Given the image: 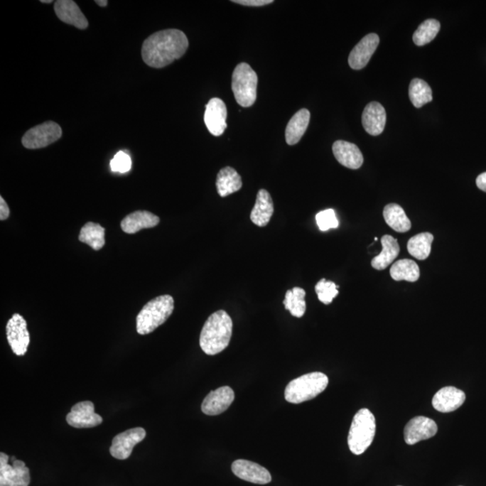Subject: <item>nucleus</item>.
Listing matches in <instances>:
<instances>
[{
  "mask_svg": "<svg viewBox=\"0 0 486 486\" xmlns=\"http://www.w3.org/2000/svg\"><path fill=\"white\" fill-rule=\"evenodd\" d=\"M234 392L229 387H222L210 392L202 401L201 409L202 413L215 416L224 413L234 401Z\"/></svg>",
  "mask_w": 486,
  "mask_h": 486,
  "instance_id": "14",
  "label": "nucleus"
},
{
  "mask_svg": "<svg viewBox=\"0 0 486 486\" xmlns=\"http://www.w3.org/2000/svg\"><path fill=\"white\" fill-rule=\"evenodd\" d=\"M437 432V424L431 418L424 416L414 417L404 428V441L408 445H414L434 437Z\"/></svg>",
  "mask_w": 486,
  "mask_h": 486,
  "instance_id": "11",
  "label": "nucleus"
},
{
  "mask_svg": "<svg viewBox=\"0 0 486 486\" xmlns=\"http://www.w3.org/2000/svg\"><path fill=\"white\" fill-rule=\"evenodd\" d=\"M387 123V113L382 104L371 102L364 107L362 114L364 129L370 135H379L383 133Z\"/></svg>",
  "mask_w": 486,
  "mask_h": 486,
  "instance_id": "19",
  "label": "nucleus"
},
{
  "mask_svg": "<svg viewBox=\"0 0 486 486\" xmlns=\"http://www.w3.org/2000/svg\"><path fill=\"white\" fill-rule=\"evenodd\" d=\"M111 170L119 173H126L131 168V158L124 151H119L110 162Z\"/></svg>",
  "mask_w": 486,
  "mask_h": 486,
  "instance_id": "35",
  "label": "nucleus"
},
{
  "mask_svg": "<svg viewBox=\"0 0 486 486\" xmlns=\"http://www.w3.org/2000/svg\"><path fill=\"white\" fill-rule=\"evenodd\" d=\"M329 378L325 374L313 372L296 378L286 387L285 398L290 404H298L319 396L326 389Z\"/></svg>",
  "mask_w": 486,
  "mask_h": 486,
  "instance_id": "4",
  "label": "nucleus"
},
{
  "mask_svg": "<svg viewBox=\"0 0 486 486\" xmlns=\"http://www.w3.org/2000/svg\"><path fill=\"white\" fill-rule=\"evenodd\" d=\"M441 30V23L436 19L424 21L414 33L413 39L417 46H423L431 43Z\"/></svg>",
  "mask_w": 486,
  "mask_h": 486,
  "instance_id": "31",
  "label": "nucleus"
},
{
  "mask_svg": "<svg viewBox=\"0 0 486 486\" xmlns=\"http://www.w3.org/2000/svg\"><path fill=\"white\" fill-rule=\"evenodd\" d=\"M382 242V252L379 255L374 256L371 261V266L377 270H384L392 264L400 252V246L398 244L396 239L392 237L391 235H384L381 238Z\"/></svg>",
  "mask_w": 486,
  "mask_h": 486,
  "instance_id": "24",
  "label": "nucleus"
},
{
  "mask_svg": "<svg viewBox=\"0 0 486 486\" xmlns=\"http://www.w3.org/2000/svg\"><path fill=\"white\" fill-rule=\"evenodd\" d=\"M315 219L316 224L322 232L339 227V221L333 209H326V210L319 212Z\"/></svg>",
  "mask_w": 486,
  "mask_h": 486,
  "instance_id": "34",
  "label": "nucleus"
},
{
  "mask_svg": "<svg viewBox=\"0 0 486 486\" xmlns=\"http://www.w3.org/2000/svg\"><path fill=\"white\" fill-rule=\"evenodd\" d=\"M6 333L13 352L18 356L25 355L30 343V334L23 316L15 313L6 324Z\"/></svg>",
  "mask_w": 486,
  "mask_h": 486,
  "instance_id": "8",
  "label": "nucleus"
},
{
  "mask_svg": "<svg viewBox=\"0 0 486 486\" xmlns=\"http://www.w3.org/2000/svg\"><path fill=\"white\" fill-rule=\"evenodd\" d=\"M258 75L248 63H242L236 66L232 73V90L239 106L249 107L256 99Z\"/></svg>",
  "mask_w": 486,
  "mask_h": 486,
  "instance_id": "6",
  "label": "nucleus"
},
{
  "mask_svg": "<svg viewBox=\"0 0 486 486\" xmlns=\"http://www.w3.org/2000/svg\"><path fill=\"white\" fill-rule=\"evenodd\" d=\"M205 124L214 136H221L227 128V108L224 101L214 97L205 107Z\"/></svg>",
  "mask_w": 486,
  "mask_h": 486,
  "instance_id": "12",
  "label": "nucleus"
},
{
  "mask_svg": "<svg viewBox=\"0 0 486 486\" xmlns=\"http://www.w3.org/2000/svg\"><path fill=\"white\" fill-rule=\"evenodd\" d=\"M339 286L333 281H327L325 279H322L315 286V292L318 299L324 305H330L333 301V299L339 295L338 291Z\"/></svg>",
  "mask_w": 486,
  "mask_h": 486,
  "instance_id": "32",
  "label": "nucleus"
},
{
  "mask_svg": "<svg viewBox=\"0 0 486 486\" xmlns=\"http://www.w3.org/2000/svg\"><path fill=\"white\" fill-rule=\"evenodd\" d=\"M384 221L394 231L406 232L410 231L411 224L410 219L399 205L389 204L384 209Z\"/></svg>",
  "mask_w": 486,
  "mask_h": 486,
  "instance_id": "25",
  "label": "nucleus"
},
{
  "mask_svg": "<svg viewBox=\"0 0 486 486\" xmlns=\"http://www.w3.org/2000/svg\"><path fill=\"white\" fill-rule=\"evenodd\" d=\"M96 4L99 5V6H102V8H104V6H107V0H97Z\"/></svg>",
  "mask_w": 486,
  "mask_h": 486,
  "instance_id": "40",
  "label": "nucleus"
},
{
  "mask_svg": "<svg viewBox=\"0 0 486 486\" xmlns=\"http://www.w3.org/2000/svg\"><path fill=\"white\" fill-rule=\"evenodd\" d=\"M232 334V320L224 310L212 313L205 323L200 334V347L207 355L221 353L229 346Z\"/></svg>",
  "mask_w": 486,
  "mask_h": 486,
  "instance_id": "2",
  "label": "nucleus"
},
{
  "mask_svg": "<svg viewBox=\"0 0 486 486\" xmlns=\"http://www.w3.org/2000/svg\"><path fill=\"white\" fill-rule=\"evenodd\" d=\"M376 435V418L369 409L355 414L347 437V445L354 455L363 454L370 447Z\"/></svg>",
  "mask_w": 486,
  "mask_h": 486,
  "instance_id": "5",
  "label": "nucleus"
},
{
  "mask_svg": "<svg viewBox=\"0 0 486 486\" xmlns=\"http://www.w3.org/2000/svg\"><path fill=\"white\" fill-rule=\"evenodd\" d=\"M409 97L415 107H423L425 104L432 101L431 87L428 86L426 81L414 79L410 83Z\"/></svg>",
  "mask_w": 486,
  "mask_h": 486,
  "instance_id": "30",
  "label": "nucleus"
},
{
  "mask_svg": "<svg viewBox=\"0 0 486 486\" xmlns=\"http://www.w3.org/2000/svg\"><path fill=\"white\" fill-rule=\"evenodd\" d=\"M53 2V0H40V3H45V4H50V3Z\"/></svg>",
  "mask_w": 486,
  "mask_h": 486,
  "instance_id": "41",
  "label": "nucleus"
},
{
  "mask_svg": "<svg viewBox=\"0 0 486 486\" xmlns=\"http://www.w3.org/2000/svg\"><path fill=\"white\" fill-rule=\"evenodd\" d=\"M146 437V431L144 428H130L122 432L113 438L110 447V454L114 458L124 460L130 457L134 448L143 441Z\"/></svg>",
  "mask_w": 486,
  "mask_h": 486,
  "instance_id": "9",
  "label": "nucleus"
},
{
  "mask_svg": "<svg viewBox=\"0 0 486 486\" xmlns=\"http://www.w3.org/2000/svg\"><path fill=\"white\" fill-rule=\"evenodd\" d=\"M379 36L377 33H369L360 40V42L351 50L349 64L351 69L359 70L367 65L371 57L379 45Z\"/></svg>",
  "mask_w": 486,
  "mask_h": 486,
  "instance_id": "15",
  "label": "nucleus"
},
{
  "mask_svg": "<svg viewBox=\"0 0 486 486\" xmlns=\"http://www.w3.org/2000/svg\"><path fill=\"white\" fill-rule=\"evenodd\" d=\"M174 310V299L170 295L156 297L141 310L136 318V330L140 335L154 332L170 318Z\"/></svg>",
  "mask_w": 486,
  "mask_h": 486,
  "instance_id": "3",
  "label": "nucleus"
},
{
  "mask_svg": "<svg viewBox=\"0 0 486 486\" xmlns=\"http://www.w3.org/2000/svg\"><path fill=\"white\" fill-rule=\"evenodd\" d=\"M232 470L236 477L252 484L266 485L272 480L268 469L245 459L235 460L232 465Z\"/></svg>",
  "mask_w": 486,
  "mask_h": 486,
  "instance_id": "13",
  "label": "nucleus"
},
{
  "mask_svg": "<svg viewBox=\"0 0 486 486\" xmlns=\"http://www.w3.org/2000/svg\"><path fill=\"white\" fill-rule=\"evenodd\" d=\"M160 224V218L148 211H135L121 222V228L126 234H134L143 229L153 228Z\"/></svg>",
  "mask_w": 486,
  "mask_h": 486,
  "instance_id": "20",
  "label": "nucleus"
},
{
  "mask_svg": "<svg viewBox=\"0 0 486 486\" xmlns=\"http://www.w3.org/2000/svg\"><path fill=\"white\" fill-rule=\"evenodd\" d=\"M10 210L5 199L0 197V220L5 221L9 217Z\"/></svg>",
  "mask_w": 486,
  "mask_h": 486,
  "instance_id": "38",
  "label": "nucleus"
},
{
  "mask_svg": "<svg viewBox=\"0 0 486 486\" xmlns=\"http://www.w3.org/2000/svg\"><path fill=\"white\" fill-rule=\"evenodd\" d=\"M390 275L396 281L416 282L420 278V268L411 259H400L392 266Z\"/></svg>",
  "mask_w": 486,
  "mask_h": 486,
  "instance_id": "27",
  "label": "nucleus"
},
{
  "mask_svg": "<svg viewBox=\"0 0 486 486\" xmlns=\"http://www.w3.org/2000/svg\"><path fill=\"white\" fill-rule=\"evenodd\" d=\"M188 45L187 36L180 30H163L144 40L141 57L148 66L161 69L180 59L187 52Z\"/></svg>",
  "mask_w": 486,
  "mask_h": 486,
  "instance_id": "1",
  "label": "nucleus"
},
{
  "mask_svg": "<svg viewBox=\"0 0 486 486\" xmlns=\"http://www.w3.org/2000/svg\"><path fill=\"white\" fill-rule=\"evenodd\" d=\"M477 185L480 190L486 193V172L478 176L477 178Z\"/></svg>",
  "mask_w": 486,
  "mask_h": 486,
  "instance_id": "39",
  "label": "nucleus"
},
{
  "mask_svg": "<svg viewBox=\"0 0 486 486\" xmlns=\"http://www.w3.org/2000/svg\"><path fill=\"white\" fill-rule=\"evenodd\" d=\"M433 239V235L430 232H423V234L415 235L408 242V252L418 261H424L431 254Z\"/></svg>",
  "mask_w": 486,
  "mask_h": 486,
  "instance_id": "28",
  "label": "nucleus"
},
{
  "mask_svg": "<svg viewBox=\"0 0 486 486\" xmlns=\"http://www.w3.org/2000/svg\"><path fill=\"white\" fill-rule=\"evenodd\" d=\"M310 114L306 108L293 114L286 128V141L288 145L299 143L309 126Z\"/></svg>",
  "mask_w": 486,
  "mask_h": 486,
  "instance_id": "22",
  "label": "nucleus"
},
{
  "mask_svg": "<svg viewBox=\"0 0 486 486\" xmlns=\"http://www.w3.org/2000/svg\"><path fill=\"white\" fill-rule=\"evenodd\" d=\"M62 136V127L55 122L48 121L27 131L22 138V144L29 150H36L49 146Z\"/></svg>",
  "mask_w": 486,
  "mask_h": 486,
  "instance_id": "7",
  "label": "nucleus"
},
{
  "mask_svg": "<svg viewBox=\"0 0 486 486\" xmlns=\"http://www.w3.org/2000/svg\"><path fill=\"white\" fill-rule=\"evenodd\" d=\"M334 157L342 166L357 170L362 166L364 158L356 144L346 141H336L333 145Z\"/></svg>",
  "mask_w": 486,
  "mask_h": 486,
  "instance_id": "17",
  "label": "nucleus"
},
{
  "mask_svg": "<svg viewBox=\"0 0 486 486\" xmlns=\"http://www.w3.org/2000/svg\"><path fill=\"white\" fill-rule=\"evenodd\" d=\"M12 465L11 486H28L31 482V477L25 462L16 459Z\"/></svg>",
  "mask_w": 486,
  "mask_h": 486,
  "instance_id": "33",
  "label": "nucleus"
},
{
  "mask_svg": "<svg viewBox=\"0 0 486 486\" xmlns=\"http://www.w3.org/2000/svg\"><path fill=\"white\" fill-rule=\"evenodd\" d=\"M306 291L301 288H293L286 293L284 306L293 316L301 318L306 313Z\"/></svg>",
  "mask_w": 486,
  "mask_h": 486,
  "instance_id": "29",
  "label": "nucleus"
},
{
  "mask_svg": "<svg viewBox=\"0 0 486 486\" xmlns=\"http://www.w3.org/2000/svg\"><path fill=\"white\" fill-rule=\"evenodd\" d=\"M274 214V204L271 195L266 189H261L256 194V202L251 212V220L259 227H265Z\"/></svg>",
  "mask_w": 486,
  "mask_h": 486,
  "instance_id": "21",
  "label": "nucleus"
},
{
  "mask_svg": "<svg viewBox=\"0 0 486 486\" xmlns=\"http://www.w3.org/2000/svg\"><path fill=\"white\" fill-rule=\"evenodd\" d=\"M54 11L60 21L68 25H72L81 30L89 26L86 16L72 0H58L54 3Z\"/></svg>",
  "mask_w": 486,
  "mask_h": 486,
  "instance_id": "18",
  "label": "nucleus"
},
{
  "mask_svg": "<svg viewBox=\"0 0 486 486\" xmlns=\"http://www.w3.org/2000/svg\"><path fill=\"white\" fill-rule=\"evenodd\" d=\"M104 234H106V230L102 226L96 222H90L81 228L79 239L80 242L90 246L94 251H99L106 244Z\"/></svg>",
  "mask_w": 486,
  "mask_h": 486,
  "instance_id": "26",
  "label": "nucleus"
},
{
  "mask_svg": "<svg viewBox=\"0 0 486 486\" xmlns=\"http://www.w3.org/2000/svg\"><path fill=\"white\" fill-rule=\"evenodd\" d=\"M465 401V394L463 391L454 387H446L437 392L432 405L434 409L441 413L448 414L458 410Z\"/></svg>",
  "mask_w": 486,
  "mask_h": 486,
  "instance_id": "16",
  "label": "nucleus"
},
{
  "mask_svg": "<svg viewBox=\"0 0 486 486\" xmlns=\"http://www.w3.org/2000/svg\"><path fill=\"white\" fill-rule=\"evenodd\" d=\"M66 421L70 426L87 428L99 426L103 423V418L94 413L92 401H84L73 405L72 411L67 415Z\"/></svg>",
  "mask_w": 486,
  "mask_h": 486,
  "instance_id": "10",
  "label": "nucleus"
},
{
  "mask_svg": "<svg viewBox=\"0 0 486 486\" xmlns=\"http://www.w3.org/2000/svg\"><path fill=\"white\" fill-rule=\"evenodd\" d=\"M232 2L247 6H263L272 4L273 0H232Z\"/></svg>",
  "mask_w": 486,
  "mask_h": 486,
  "instance_id": "37",
  "label": "nucleus"
},
{
  "mask_svg": "<svg viewBox=\"0 0 486 486\" xmlns=\"http://www.w3.org/2000/svg\"><path fill=\"white\" fill-rule=\"evenodd\" d=\"M9 459L4 452L0 453V486H11L13 465L9 463Z\"/></svg>",
  "mask_w": 486,
  "mask_h": 486,
  "instance_id": "36",
  "label": "nucleus"
},
{
  "mask_svg": "<svg viewBox=\"0 0 486 486\" xmlns=\"http://www.w3.org/2000/svg\"><path fill=\"white\" fill-rule=\"evenodd\" d=\"M242 188V177L232 167L222 168L216 178V188L221 198L235 193Z\"/></svg>",
  "mask_w": 486,
  "mask_h": 486,
  "instance_id": "23",
  "label": "nucleus"
}]
</instances>
